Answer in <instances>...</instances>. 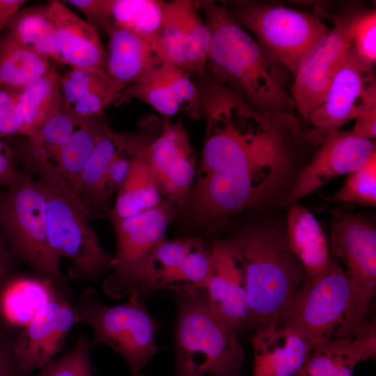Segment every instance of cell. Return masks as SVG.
Segmentation results:
<instances>
[{"label": "cell", "mask_w": 376, "mask_h": 376, "mask_svg": "<svg viewBox=\"0 0 376 376\" xmlns=\"http://www.w3.org/2000/svg\"><path fill=\"white\" fill-rule=\"evenodd\" d=\"M3 34L10 40L62 63L57 50L49 3L22 8Z\"/></svg>", "instance_id": "30"}, {"label": "cell", "mask_w": 376, "mask_h": 376, "mask_svg": "<svg viewBox=\"0 0 376 376\" xmlns=\"http://www.w3.org/2000/svg\"><path fill=\"white\" fill-rule=\"evenodd\" d=\"M352 132L356 135L373 140L376 136V105L363 110L355 119Z\"/></svg>", "instance_id": "46"}, {"label": "cell", "mask_w": 376, "mask_h": 376, "mask_svg": "<svg viewBox=\"0 0 376 376\" xmlns=\"http://www.w3.org/2000/svg\"><path fill=\"white\" fill-rule=\"evenodd\" d=\"M332 202L354 203L363 206L376 205V154L363 165L349 173L344 185L330 195Z\"/></svg>", "instance_id": "36"}, {"label": "cell", "mask_w": 376, "mask_h": 376, "mask_svg": "<svg viewBox=\"0 0 376 376\" xmlns=\"http://www.w3.org/2000/svg\"><path fill=\"white\" fill-rule=\"evenodd\" d=\"M13 258L15 257L0 232V287L14 274Z\"/></svg>", "instance_id": "47"}, {"label": "cell", "mask_w": 376, "mask_h": 376, "mask_svg": "<svg viewBox=\"0 0 376 376\" xmlns=\"http://www.w3.org/2000/svg\"><path fill=\"white\" fill-rule=\"evenodd\" d=\"M285 235L301 263L305 279L314 277L331 263L329 241L318 219L305 206L296 203L287 207Z\"/></svg>", "instance_id": "24"}, {"label": "cell", "mask_w": 376, "mask_h": 376, "mask_svg": "<svg viewBox=\"0 0 376 376\" xmlns=\"http://www.w3.org/2000/svg\"><path fill=\"white\" fill-rule=\"evenodd\" d=\"M91 348L88 337L79 335L68 352L51 361L38 376H93L95 368L90 360Z\"/></svg>", "instance_id": "38"}, {"label": "cell", "mask_w": 376, "mask_h": 376, "mask_svg": "<svg viewBox=\"0 0 376 376\" xmlns=\"http://www.w3.org/2000/svg\"><path fill=\"white\" fill-rule=\"evenodd\" d=\"M48 3L62 63L71 68L106 72L107 52L99 32L69 8L65 1L52 0Z\"/></svg>", "instance_id": "20"}, {"label": "cell", "mask_w": 376, "mask_h": 376, "mask_svg": "<svg viewBox=\"0 0 376 376\" xmlns=\"http://www.w3.org/2000/svg\"><path fill=\"white\" fill-rule=\"evenodd\" d=\"M239 100L240 97L235 95L228 93H220L210 95L203 100V114L205 115L210 110L219 107H228L233 105L237 107ZM244 103V102L241 100L237 105V109H239L240 112ZM262 116L263 117H261L260 119L259 123L267 121H275L279 123L289 129L297 141H299L300 137H301V132L297 123L290 116L284 115H263Z\"/></svg>", "instance_id": "42"}, {"label": "cell", "mask_w": 376, "mask_h": 376, "mask_svg": "<svg viewBox=\"0 0 376 376\" xmlns=\"http://www.w3.org/2000/svg\"><path fill=\"white\" fill-rule=\"evenodd\" d=\"M145 156L162 198L185 203L194 183L196 161L182 124L164 120L160 132L148 139Z\"/></svg>", "instance_id": "17"}, {"label": "cell", "mask_w": 376, "mask_h": 376, "mask_svg": "<svg viewBox=\"0 0 376 376\" xmlns=\"http://www.w3.org/2000/svg\"><path fill=\"white\" fill-rule=\"evenodd\" d=\"M212 267L204 287L210 307L238 332L252 329L244 269L230 240L211 246Z\"/></svg>", "instance_id": "19"}, {"label": "cell", "mask_w": 376, "mask_h": 376, "mask_svg": "<svg viewBox=\"0 0 376 376\" xmlns=\"http://www.w3.org/2000/svg\"><path fill=\"white\" fill-rule=\"evenodd\" d=\"M200 11L198 1L165 2L162 29L153 47L162 63L192 74L205 70L210 33Z\"/></svg>", "instance_id": "16"}, {"label": "cell", "mask_w": 376, "mask_h": 376, "mask_svg": "<svg viewBox=\"0 0 376 376\" xmlns=\"http://www.w3.org/2000/svg\"><path fill=\"white\" fill-rule=\"evenodd\" d=\"M63 109L59 75L53 63L42 77L21 89L22 136L27 137Z\"/></svg>", "instance_id": "29"}, {"label": "cell", "mask_w": 376, "mask_h": 376, "mask_svg": "<svg viewBox=\"0 0 376 376\" xmlns=\"http://www.w3.org/2000/svg\"><path fill=\"white\" fill-rule=\"evenodd\" d=\"M222 3L292 76L303 58L330 28L317 15L279 3L242 0Z\"/></svg>", "instance_id": "7"}, {"label": "cell", "mask_w": 376, "mask_h": 376, "mask_svg": "<svg viewBox=\"0 0 376 376\" xmlns=\"http://www.w3.org/2000/svg\"><path fill=\"white\" fill-rule=\"evenodd\" d=\"M242 263L253 328L277 324L305 279L284 232L256 226L231 240Z\"/></svg>", "instance_id": "4"}, {"label": "cell", "mask_w": 376, "mask_h": 376, "mask_svg": "<svg viewBox=\"0 0 376 376\" xmlns=\"http://www.w3.org/2000/svg\"><path fill=\"white\" fill-rule=\"evenodd\" d=\"M352 48L364 63L374 66L376 61V11L361 8L352 29Z\"/></svg>", "instance_id": "39"}, {"label": "cell", "mask_w": 376, "mask_h": 376, "mask_svg": "<svg viewBox=\"0 0 376 376\" xmlns=\"http://www.w3.org/2000/svg\"><path fill=\"white\" fill-rule=\"evenodd\" d=\"M137 139L138 136L135 134L129 148L118 155L110 165L104 187V196L107 201L113 191H118L128 176Z\"/></svg>", "instance_id": "43"}, {"label": "cell", "mask_w": 376, "mask_h": 376, "mask_svg": "<svg viewBox=\"0 0 376 376\" xmlns=\"http://www.w3.org/2000/svg\"><path fill=\"white\" fill-rule=\"evenodd\" d=\"M134 134L113 132L109 126L97 142L75 189L77 198L89 221L107 216L111 210L104 196L110 165L132 145Z\"/></svg>", "instance_id": "22"}, {"label": "cell", "mask_w": 376, "mask_h": 376, "mask_svg": "<svg viewBox=\"0 0 376 376\" xmlns=\"http://www.w3.org/2000/svg\"><path fill=\"white\" fill-rule=\"evenodd\" d=\"M6 187L0 194V230L8 248L35 276L68 297L70 288L60 258L49 244L45 200L40 185L26 171Z\"/></svg>", "instance_id": "6"}, {"label": "cell", "mask_w": 376, "mask_h": 376, "mask_svg": "<svg viewBox=\"0 0 376 376\" xmlns=\"http://www.w3.org/2000/svg\"><path fill=\"white\" fill-rule=\"evenodd\" d=\"M21 89L0 86V139L22 136Z\"/></svg>", "instance_id": "40"}, {"label": "cell", "mask_w": 376, "mask_h": 376, "mask_svg": "<svg viewBox=\"0 0 376 376\" xmlns=\"http://www.w3.org/2000/svg\"><path fill=\"white\" fill-rule=\"evenodd\" d=\"M79 322L76 306L58 295L13 336V350L21 370L29 375L42 369L61 350L71 328Z\"/></svg>", "instance_id": "18"}, {"label": "cell", "mask_w": 376, "mask_h": 376, "mask_svg": "<svg viewBox=\"0 0 376 376\" xmlns=\"http://www.w3.org/2000/svg\"><path fill=\"white\" fill-rule=\"evenodd\" d=\"M27 2L24 0H0V31H3L8 22Z\"/></svg>", "instance_id": "48"}, {"label": "cell", "mask_w": 376, "mask_h": 376, "mask_svg": "<svg viewBox=\"0 0 376 376\" xmlns=\"http://www.w3.org/2000/svg\"><path fill=\"white\" fill-rule=\"evenodd\" d=\"M172 215L171 205L162 203L125 219L108 216L116 237L113 267L103 283L108 295L120 299L131 295L149 255L165 239Z\"/></svg>", "instance_id": "11"}, {"label": "cell", "mask_w": 376, "mask_h": 376, "mask_svg": "<svg viewBox=\"0 0 376 376\" xmlns=\"http://www.w3.org/2000/svg\"><path fill=\"white\" fill-rule=\"evenodd\" d=\"M86 18V22L98 32L108 33L113 26L111 17L112 0H68Z\"/></svg>", "instance_id": "41"}, {"label": "cell", "mask_w": 376, "mask_h": 376, "mask_svg": "<svg viewBox=\"0 0 376 376\" xmlns=\"http://www.w3.org/2000/svg\"><path fill=\"white\" fill-rule=\"evenodd\" d=\"M146 136L139 135L128 176L118 191L113 209L107 214L118 219L135 216L159 205L162 196L145 156Z\"/></svg>", "instance_id": "28"}, {"label": "cell", "mask_w": 376, "mask_h": 376, "mask_svg": "<svg viewBox=\"0 0 376 376\" xmlns=\"http://www.w3.org/2000/svg\"><path fill=\"white\" fill-rule=\"evenodd\" d=\"M107 35L106 72L123 90L161 62L150 44L136 34L113 24Z\"/></svg>", "instance_id": "27"}, {"label": "cell", "mask_w": 376, "mask_h": 376, "mask_svg": "<svg viewBox=\"0 0 376 376\" xmlns=\"http://www.w3.org/2000/svg\"><path fill=\"white\" fill-rule=\"evenodd\" d=\"M58 295L44 280L14 274L0 287V324L14 335Z\"/></svg>", "instance_id": "25"}, {"label": "cell", "mask_w": 376, "mask_h": 376, "mask_svg": "<svg viewBox=\"0 0 376 376\" xmlns=\"http://www.w3.org/2000/svg\"><path fill=\"white\" fill-rule=\"evenodd\" d=\"M53 62L0 35V86L23 88L45 75Z\"/></svg>", "instance_id": "32"}, {"label": "cell", "mask_w": 376, "mask_h": 376, "mask_svg": "<svg viewBox=\"0 0 376 376\" xmlns=\"http://www.w3.org/2000/svg\"><path fill=\"white\" fill-rule=\"evenodd\" d=\"M136 376H147V375H143V374L140 373V374H139V375H136Z\"/></svg>", "instance_id": "49"}, {"label": "cell", "mask_w": 376, "mask_h": 376, "mask_svg": "<svg viewBox=\"0 0 376 376\" xmlns=\"http://www.w3.org/2000/svg\"><path fill=\"white\" fill-rule=\"evenodd\" d=\"M101 116L83 119L65 141L54 162L74 191L97 142L108 127Z\"/></svg>", "instance_id": "31"}, {"label": "cell", "mask_w": 376, "mask_h": 376, "mask_svg": "<svg viewBox=\"0 0 376 376\" xmlns=\"http://www.w3.org/2000/svg\"><path fill=\"white\" fill-rule=\"evenodd\" d=\"M350 301V288L346 273L333 258L322 273L304 279L277 324L295 329L314 345L340 338Z\"/></svg>", "instance_id": "10"}, {"label": "cell", "mask_w": 376, "mask_h": 376, "mask_svg": "<svg viewBox=\"0 0 376 376\" xmlns=\"http://www.w3.org/2000/svg\"><path fill=\"white\" fill-rule=\"evenodd\" d=\"M376 348L364 336L331 338L315 343L294 376H353L360 362L375 359Z\"/></svg>", "instance_id": "26"}, {"label": "cell", "mask_w": 376, "mask_h": 376, "mask_svg": "<svg viewBox=\"0 0 376 376\" xmlns=\"http://www.w3.org/2000/svg\"><path fill=\"white\" fill-rule=\"evenodd\" d=\"M63 107L79 119L102 115L104 109L125 98L123 88L106 72L71 68L59 75Z\"/></svg>", "instance_id": "23"}, {"label": "cell", "mask_w": 376, "mask_h": 376, "mask_svg": "<svg viewBox=\"0 0 376 376\" xmlns=\"http://www.w3.org/2000/svg\"><path fill=\"white\" fill-rule=\"evenodd\" d=\"M75 306L79 322L93 329L91 347L98 344L111 347L127 361L131 376L140 374L158 351V323L136 292L128 297L127 302L110 306L98 300L95 290L88 288Z\"/></svg>", "instance_id": "8"}, {"label": "cell", "mask_w": 376, "mask_h": 376, "mask_svg": "<svg viewBox=\"0 0 376 376\" xmlns=\"http://www.w3.org/2000/svg\"><path fill=\"white\" fill-rule=\"evenodd\" d=\"M165 2L157 0H112L113 23L143 38L153 49L162 29Z\"/></svg>", "instance_id": "33"}, {"label": "cell", "mask_w": 376, "mask_h": 376, "mask_svg": "<svg viewBox=\"0 0 376 376\" xmlns=\"http://www.w3.org/2000/svg\"><path fill=\"white\" fill-rule=\"evenodd\" d=\"M376 105L374 66L361 60L352 47L335 73L324 100L308 121L318 134L340 128Z\"/></svg>", "instance_id": "14"}, {"label": "cell", "mask_w": 376, "mask_h": 376, "mask_svg": "<svg viewBox=\"0 0 376 376\" xmlns=\"http://www.w3.org/2000/svg\"><path fill=\"white\" fill-rule=\"evenodd\" d=\"M211 267V246L201 240L164 239L147 258L132 292L143 299L164 290L174 294L203 290Z\"/></svg>", "instance_id": "12"}, {"label": "cell", "mask_w": 376, "mask_h": 376, "mask_svg": "<svg viewBox=\"0 0 376 376\" xmlns=\"http://www.w3.org/2000/svg\"><path fill=\"white\" fill-rule=\"evenodd\" d=\"M82 120L63 107L32 134L25 137L17 155L22 161L43 159L54 164L61 148Z\"/></svg>", "instance_id": "34"}, {"label": "cell", "mask_w": 376, "mask_h": 376, "mask_svg": "<svg viewBox=\"0 0 376 376\" xmlns=\"http://www.w3.org/2000/svg\"><path fill=\"white\" fill-rule=\"evenodd\" d=\"M13 335L0 324V376H29L19 368L13 350Z\"/></svg>", "instance_id": "44"}, {"label": "cell", "mask_w": 376, "mask_h": 376, "mask_svg": "<svg viewBox=\"0 0 376 376\" xmlns=\"http://www.w3.org/2000/svg\"><path fill=\"white\" fill-rule=\"evenodd\" d=\"M208 27L206 73L267 114H295L291 73L223 5L198 1Z\"/></svg>", "instance_id": "2"}, {"label": "cell", "mask_w": 376, "mask_h": 376, "mask_svg": "<svg viewBox=\"0 0 376 376\" xmlns=\"http://www.w3.org/2000/svg\"><path fill=\"white\" fill-rule=\"evenodd\" d=\"M157 72L161 80L180 103L182 110L193 117L203 114L201 92L194 74L167 63H159Z\"/></svg>", "instance_id": "37"}, {"label": "cell", "mask_w": 376, "mask_h": 376, "mask_svg": "<svg viewBox=\"0 0 376 376\" xmlns=\"http://www.w3.org/2000/svg\"><path fill=\"white\" fill-rule=\"evenodd\" d=\"M159 63L149 70L136 82L124 88L122 94L125 99H138L151 106L160 114L171 117L182 109L159 77L156 70Z\"/></svg>", "instance_id": "35"}, {"label": "cell", "mask_w": 376, "mask_h": 376, "mask_svg": "<svg viewBox=\"0 0 376 376\" xmlns=\"http://www.w3.org/2000/svg\"><path fill=\"white\" fill-rule=\"evenodd\" d=\"M374 154L376 147L373 140L360 137L352 131L336 130L327 133L278 204L287 207L298 203L331 179L349 174L361 166Z\"/></svg>", "instance_id": "15"}, {"label": "cell", "mask_w": 376, "mask_h": 376, "mask_svg": "<svg viewBox=\"0 0 376 376\" xmlns=\"http://www.w3.org/2000/svg\"><path fill=\"white\" fill-rule=\"evenodd\" d=\"M174 295L175 376H239L245 353L237 330L210 307L203 290Z\"/></svg>", "instance_id": "5"}, {"label": "cell", "mask_w": 376, "mask_h": 376, "mask_svg": "<svg viewBox=\"0 0 376 376\" xmlns=\"http://www.w3.org/2000/svg\"><path fill=\"white\" fill-rule=\"evenodd\" d=\"M14 152L0 139V185H12L21 175L15 166Z\"/></svg>", "instance_id": "45"}, {"label": "cell", "mask_w": 376, "mask_h": 376, "mask_svg": "<svg viewBox=\"0 0 376 376\" xmlns=\"http://www.w3.org/2000/svg\"><path fill=\"white\" fill-rule=\"evenodd\" d=\"M361 8L343 10L334 19L332 27L311 49L299 64L291 84L296 111L307 120L324 98L338 68L352 47L354 19Z\"/></svg>", "instance_id": "13"}, {"label": "cell", "mask_w": 376, "mask_h": 376, "mask_svg": "<svg viewBox=\"0 0 376 376\" xmlns=\"http://www.w3.org/2000/svg\"><path fill=\"white\" fill-rule=\"evenodd\" d=\"M235 113L230 105L205 115L200 168L186 201L191 221L199 225L214 226L248 207L279 201L294 179L297 140L290 130L275 121L243 130L240 110L237 120Z\"/></svg>", "instance_id": "1"}, {"label": "cell", "mask_w": 376, "mask_h": 376, "mask_svg": "<svg viewBox=\"0 0 376 376\" xmlns=\"http://www.w3.org/2000/svg\"><path fill=\"white\" fill-rule=\"evenodd\" d=\"M37 176L45 200L49 246L58 258L70 261L68 275L73 281H97L110 271L113 257L102 247L72 187L56 166L43 159L23 161Z\"/></svg>", "instance_id": "3"}, {"label": "cell", "mask_w": 376, "mask_h": 376, "mask_svg": "<svg viewBox=\"0 0 376 376\" xmlns=\"http://www.w3.org/2000/svg\"><path fill=\"white\" fill-rule=\"evenodd\" d=\"M329 248L341 260L350 288V301L342 338H352L368 320L376 291V228L362 216L334 212Z\"/></svg>", "instance_id": "9"}, {"label": "cell", "mask_w": 376, "mask_h": 376, "mask_svg": "<svg viewBox=\"0 0 376 376\" xmlns=\"http://www.w3.org/2000/svg\"><path fill=\"white\" fill-rule=\"evenodd\" d=\"M314 344L295 329L272 324L256 328L252 337L253 376H294Z\"/></svg>", "instance_id": "21"}]
</instances>
